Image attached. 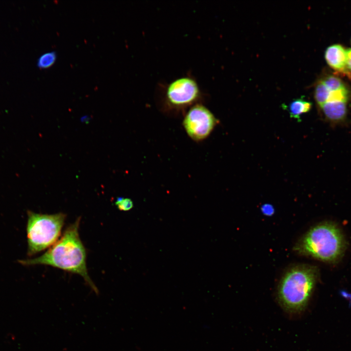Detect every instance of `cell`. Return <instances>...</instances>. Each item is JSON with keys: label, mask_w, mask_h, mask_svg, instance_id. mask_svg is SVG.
I'll return each instance as SVG.
<instances>
[{"label": "cell", "mask_w": 351, "mask_h": 351, "mask_svg": "<svg viewBox=\"0 0 351 351\" xmlns=\"http://www.w3.org/2000/svg\"><path fill=\"white\" fill-rule=\"evenodd\" d=\"M217 123L218 120L207 107L196 104L187 113L183 126L192 139L200 141L209 136Z\"/></svg>", "instance_id": "5b68a950"}, {"label": "cell", "mask_w": 351, "mask_h": 351, "mask_svg": "<svg viewBox=\"0 0 351 351\" xmlns=\"http://www.w3.org/2000/svg\"><path fill=\"white\" fill-rule=\"evenodd\" d=\"M312 105V103L304 98H299L290 102L287 109L292 118L300 121L301 116L308 113L311 109Z\"/></svg>", "instance_id": "9c48e42d"}, {"label": "cell", "mask_w": 351, "mask_h": 351, "mask_svg": "<svg viewBox=\"0 0 351 351\" xmlns=\"http://www.w3.org/2000/svg\"><path fill=\"white\" fill-rule=\"evenodd\" d=\"M66 214H41L28 212L27 237L28 254L33 255L58 240L64 223Z\"/></svg>", "instance_id": "277c9868"}, {"label": "cell", "mask_w": 351, "mask_h": 351, "mask_svg": "<svg viewBox=\"0 0 351 351\" xmlns=\"http://www.w3.org/2000/svg\"><path fill=\"white\" fill-rule=\"evenodd\" d=\"M330 91L321 80L318 82L314 90V98L319 107L327 102Z\"/></svg>", "instance_id": "30bf717a"}, {"label": "cell", "mask_w": 351, "mask_h": 351, "mask_svg": "<svg viewBox=\"0 0 351 351\" xmlns=\"http://www.w3.org/2000/svg\"><path fill=\"white\" fill-rule=\"evenodd\" d=\"M199 89L196 82L189 77L178 78L168 86L166 98L169 103L176 107H184L193 103L199 97Z\"/></svg>", "instance_id": "8992f818"}, {"label": "cell", "mask_w": 351, "mask_h": 351, "mask_svg": "<svg viewBox=\"0 0 351 351\" xmlns=\"http://www.w3.org/2000/svg\"><path fill=\"white\" fill-rule=\"evenodd\" d=\"M347 242L335 223L326 221L311 228L298 241L293 250L298 254L328 263H335L343 256Z\"/></svg>", "instance_id": "3957f363"}, {"label": "cell", "mask_w": 351, "mask_h": 351, "mask_svg": "<svg viewBox=\"0 0 351 351\" xmlns=\"http://www.w3.org/2000/svg\"><path fill=\"white\" fill-rule=\"evenodd\" d=\"M347 67L351 70V48L347 50Z\"/></svg>", "instance_id": "5bb4252c"}, {"label": "cell", "mask_w": 351, "mask_h": 351, "mask_svg": "<svg viewBox=\"0 0 351 351\" xmlns=\"http://www.w3.org/2000/svg\"><path fill=\"white\" fill-rule=\"evenodd\" d=\"M325 59L333 69L345 72L347 67V50L339 44L329 46L326 50Z\"/></svg>", "instance_id": "52a82bcc"}, {"label": "cell", "mask_w": 351, "mask_h": 351, "mask_svg": "<svg viewBox=\"0 0 351 351\" xmlns=\"http://www.w3.org/2000/svg\"><path fill=\"white\" fill-rule=\"evenodd\" d=\"M57 54L55 51L46 52L38 58L37 66L40 69H46L51 67L56 62Z\"/></svg>", "instance_id": "8fae6325"}, {"label": "cell", "mask_w": 351, "mask_h": 351, "mask_svg": "<svg viewBox=\"0 0 351 351\" xmlns=\"http://www.w3.org/2000/svg\"><path fill=\"white\" fill-rule=\"evenodd\" d=\"M115 205L119 210L123 211H129L133 207V203L131 199L122 197L117 198Z\"/></svg>", "instance_id": "4fadbf2b"}, {"label": "cell", "mask_w": 351, "mask_h": 351, "mask_svg": "<svg viewBox=\"0 0 351 351\" xmlns=\"http://www.w3.org/2000/svg\"><path fill=\"white\" fill-rule=\"evenodd\" d=\"M318 277L314 266L299 264L288 270L277 288V302L289 316H300L307 309Z\"/></svg>", "instance_id": "7a4b0ae2"}, {"label": "cell", "mask_w": 351, "mask_h": 351, "mask_svg": "<svg viewBox=\"0 0 351 351\" xmlns=\"http://www.w3.org/2000/svg\"><path fill=\"white\" fill-rule=\"evenodd\" d=\"M320 107L325 117L331 121L342 120L347 113L346 101L326 102Z\"/></svg>", "instance_id": "ba28073f"}, {"label": "cell", "mask_w": 351, "mask_h": 351, "mask_svg": "<svg viewBox=\"0 0 351 351\" xmlns=\"http://www.w3.org/2000/svg\"><path fill=\"white\" fill-rule=\"evenodd\" d=\"M80 218L67 227L61 237L41 256L20 260L25 265H45L81 276L97 294L96 286L88 274L86 252L78 233Z\"/></svg>", "instance_id": "6da1fadb"}, {"label": "cell", "mask_w": 351, "mask_h": 351, "mask_svg": "<svg viewBox=\"0 0 351 351\" xmlns=\"http://www.w3.org/2000/svg\"><path fill=\"white\" fill-rule=\"evenodd\" d=\"M321 80L330 91L346 88L342 81L335 76H330Z\"/></svg>", "instance_id": "7c38bea8"}]
</instances>
